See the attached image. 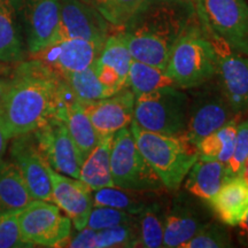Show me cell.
Masks as SVG:
<instances>
[{
	"label": "cell",
	"instance_id": "obj_16",
	"mask_svg": "<svg viewBox=\"0 0 248 248\" xmlns=\"http://www.w3.org/2000/svg\"><path fill=\"white\" fill-rule=\"evenodd\" d=\"M136 95L126 86L110 97L93 101H80L98 137L114 136L129 126L133 120Z\"/></svg>",
	"mask_w": 248,
	"mask_h": 248
},
{
	"label": "cell",
	"instance_id": "obj_41",
	"mask_svg": "<svg viewBox=\"0 0 248 248\" xmlns=\"http://www.w3.org/2000/svg\"><path fill=\"white\" fill-rule=\"evenodd\" d=\"M238 176H239V177L243 179V181L248 185V157H247V160L244 162L243 167H241V169H240L239 173H238Z\"/></svg>",
	"mask_w": 248,
	"mask_h": 248
},
{
	"label": "cell",
	"instance_id": "obj_35",
	"mask_svg": "<svg viewBox=\"0 0 248 248\" xmlns=\"http://www.w3.org/2000/svg\"><path fill=\"white\" fill-rule=\"evenodd\" d=\"M16 212L0 213V248L29 247L21 239Z\"/></svg>",
	"mask_w": 248,
	"mask_h": 248
},
{
	"label": "cell",
	"instance_id": "obj_19",
	"mask_svg": "<svg viewBox=\"0 0 248 248\" xmlns=\"http://www.w3.org/2000/svg\"><path fill=\"white\" fill-rule=\"evenodd\" d=\"M207 203L222 224L235 226L248 209V185L239 176L228 179Z\"/></svg>",
	"mask_w": 248,
	"mask_h": 248
},
{
	"label": "cell",
	"instance_id": "obj_26",
	"mask_svg": "<svg viewBox=\"0 0 248 248\" xmlns=\"http://www.w3.org/2000/svg\"><path fill=\"white\" fill-rule=\"evenodd\" d=\"M167 210H168V203H164L154 198L138 215H136L137 216L139 247H163Z\"/></svg>",
	"mask_w": 248,
	"mask_h": 248
},
{
	"label": "cell",
	"instance_id": "obj_15",
	"mask_svg": "<svg viewBox=\"0 0 248 248\" xmlns=\"http://www.w3.org/2000/svg\"><path fill=\"white\" fill-rule=\"evenodd\" d=\"M109 28L110 24L89 2L60 0L58 40L78 38L104 44L109 35Z\"/></svg>",
	"mask_w": 248,
	"mask_h": 248
},
{
	"label": "cell",
	"instance_id": "obj_31",
	"mask_svg": "<svg viewBox=\"0 0 248 248\" xmlns=\"http://www.w3.org/2000/svg\"><path fill=\"white\" fill-rule=\"evenodd\" d=\"M91 4L105 20L116 29H122L138 13L147 0H84Z\"/></svg>",
	"mask_w": 248,
	"mask_h": 248
},
{
	"label": "cell",
	"instance_id": "obj_2",
	"mask_svg": "<svg viewBox=\"0 0 248 248\" xmlns=\"http://www.w3.org/2000/svg\"><path fill=\"white\" fill-rule=\"evenodd\" d=\"M195 14L192 0H147L122 28L133 60L166 70L173 45Z\"/></svg>",
	"mask_w": 248,
	"mask_h": 248
},
{
	"label": "cell",
	"instance_id": "obj_7",
	"mask_svg": "<svg viewBox=\"0 0 248 248\" xmlns=\"http://www.w3.org/2000/svg\"><path fill=\"white\" fill-rule=\"evenodd\" d=\"M201 26L214 31L234 51L248 57L246 0H193Z\"/></svg>",
	"mask_w": 248,
	"mask_h": 248
},
{
	"label": "cell",
	"instance_id": "obj_17",
	"mask_svg": "<svg viewBox=\"0 0 248 248\" xmlns=\"http://www.w3.org/2000/svg\"><path fill=\"white\" fill-rule=\"evenodd\" d=\"M52 185V202H54L71 219L77 231L88 224L93 208L92 190L77 178L57 171L47 164Z\"/></svg>",
	"mask_w": 248,
	"mask_h": 248
},
{
	"label": "cell",
	"instance_id": "obj_40",
	"mask_svg": "<svg viewBox=\"0 0 248 248\" xmlns=\"http://www.w3.org/2000/svg\"><path fill=\"white\" fill-rule=\"evenodd\" d=\"M9 78H4V77H0V105H1L2 99L5 97L6 90H7Z\"/></svg>",
	"mask_w": 248,
	"mask_h": 248
},
{
	"label": "cell",
	"instance_id": "obj_14",
	"mask_svg": "<svg viewBox=\"0 0 248 248\" xmlns=\"http://www.w3.org/2000/svg\"><path fill=\"white\" fill-rule=\"evenodd\" d=\"M11 140V161L17 168L32 199L52 202V185L47 171L48 162L40 153L33 133L16 136Z\"/></svg>",
	"mask_w": 248,
	"mask_h": 248
},
{
	"label": "cell",
	"instance_id": "obj_10",
	"mask_svg": "<svg viewBox=\"0 0 248 248\" xmlns=\"http://www.w3.org/2000/svg\"><path fill=\"white\" fill-rule=\"evenodd\" d=\"M202 29L215 54L217 82L235 115H244L248 113V57L234 51L214 31Z\"/></svg>",
	"mask_w": 248,
	"mask_h": 248
},
{
	"label": "cell",
	"instance_id": "obj_29",
	"mask_svg": "<svg viewBox=\"0 0 248 248\" xmlns=\"http://www.w3.org/2000/svg\"><path fill=\"white\" fill-rule=\"evenodd\" d=\"M61 76L66 80L74 97L79 101L99 100L113 95L98 79L94 64L82 71L67 73Z\"/></svg>",
	"mask_w": 248,
	"mask_h": 248
},
{
	"label": "cell",
	"instance_id": "obj_38",
	"mask_svg": "<svg viewBox=\"0 0 248 248\" xmlns=\"http://www.w3.org/2000/svg\"><path fill=\"white\" fill-rule=\"evenodd\" d=\"M235 228H237V238L239 244L244 247H248V209Z\"/></svg>",
	"mask_w": 248,
	"mask_h": 248
},
{
	"label": "cell",
	"instance_id": "obj_12",
	"mask_svg": "<svg viewBox=\"0 0 248 248\" xmlns=\"http://www.w3.org/2000/svg\"><path fill=\"white\" fill-rule=\"evenodd\" d=\"M210 212L202 200L187 191L176 193L167 210L163 247L182 248L212 221Z\"/></svg>",
	"mask_w": 248,
	"mask_h": 248
},
{
	"label": "cell",
	"instance_id": "obj_39",
	"mask_svg": "<svg viewBox=\"0 0 248 248\" xmlns=\"http://www.w3.org/2000/svg\"><path fill=\"white\" fill-rule=\"evenodd\" d=\"M11 139L8 138L7 133L5 131L4 125H2L1 121H0V166H1L2 162H4V157L6 152H7V146H8V141Z\"/></svg>",
	"mask_w": 248,
	"mask_h": 248
},
{
	"label": "cell",
	"instance_id": "obj_22",
	"mask_svg": "<svg viewBox=\"0 0 248 248\" xmlns=\"http://www.w3.org/2000/svg\"><path fill=\"white\" fill-rule=\"evenodd\" d=\"M57 116L66 124L74 144L84 161L98 144L99 137L82 104L74 99L59 109Z\"/></svg>",
	"mask_w": 248,
	"mask_h": 248
},
{
	"label": "cell",
	"instance_id": "obj_20",
	"mask_svg": "<svg viewBox=\"0 0 248 248\" xmlns=\"http://www.w3.org/2000/svg\"><path fill=\"white\" fill-rule=\"evenodd\" d=\"M185 178V190L206 202L230 179L225 163L201 157H198Z\"/></svg>",
	"mask_w": 248,
	"mask_h": 248
},
{
	"label": "cell",
	"instance_id": "obj_36",
	"mask_svg": "<svg viewBox=\"0 0 248 248\" xmlns=\"http://www.w3.org/2000/svg\"><path fill=\"white\" fill-rule=\"evenodd\" d=\"M248 157V119L240 121L238 124L237 137H235V144L233 153L230 161L226 163L228 168L229 178L235 177L239 173L241 167Z\"/></svg>",
	"mask_w": 248,
	"mask_h": 248
},
{
	"label": "cell",
	"instance_id": "obj_5",
	"mask_svg": "<svg viewBox=\"0 0 248 248\" xmlns=\"http://www.w3.org/2000/svg\"><path fill=\"white\" fill-rule=\"evenodd\" d=\"M190 95L182 89L166 88L136 95L133 122L148 131L184 135Z\"/></svg>",
	"mask_w": 248,
	"mask_h": 248
},
{
	"label": "cell",
	"instance_id": "obj_4",
	"mask_svg": "<svg viewBox=\"0 0 248 248\" xmlns=\"http://www.w3.org/2000/svg\"><path fill=\"white\" fill-rule=\"evenodd\" d=\"M166 71L182 90H192L216 77L212 44L195 14L175 43Z\"/></svg>",
	"mask_w": 248,
	"mask_h": 248
},
{
	"label": "cell",
	"instance_id": "obj_1",
	"mask_svg": "<svg viewBox=\"0 0 248 248\" xmlns=\"http://www.w3.org/2000/svg\"><path fill=\"white\" fill-rule=\"evenodd\" d=\"M76 99L66 80L39 59L18 62L0 105V121L8 138L33 132Z\"/></svg>",
	"mask_w": 248,
	"mask_h": 248
},
{
	"label": "cell",
	"instance_id": "obj_18",
	"mask_svg": "<svg viewBox=\"0 0 248 248\" xmlns=\"http://www.w3.org/2000/svg\"><path fill=\"white\" fill-rule=\"evenodd\" d=\"M104 44L85 39H61L49 45L32 58L39 59L60 75L82 71L93 66Z\"/></svg>",
	"mask_w": 248,
	"mask_h": 248
},
{
	"label": "cell",
	"instance_id": "obj_27",
	"mask_svg": "<svg viewBox=\"0 0 248 248\" xmlns=\"http://www.w3.org/2000/svg\"><path fill=\"white\" fill-rule=\"evenodd\" d=\"M239 117L240 115H237L222 128L204 137L197 146L199 157L228 163L233 153Z\"/></svg>",
	"mask_w": 248,
	"mask_h": 248
},
{
	"label": "cell",
	"instance_id": "obj_25",
	"mask_svg": "<svg viewBox=\"0 0 248 248\" xmlns=\"http://www.w3.org/2000/svg\"><path fill=\"white\" fill-rule=\"evenodd\" d=\"M32 200L15 164L2 162L0 166V213L23 209Z\"/></svg>",
	"mask_w": 248,
	"mask_h": 248
},
{
	"label": "cell",
	"instance_id": "obj_32",
	"mask_svg": "<svg viewBox=\"0 0 248 248\" xmlns=\"http://www.w3.org/2000/svg\"><path fill=\"white\" fill-rule=\"evenodd\" d=\"M137 217V216H136ZM139 247L137 218L135 222L101 229L95 233L94 248Z\"/></svg>",
	"mask_w": 248,
	"mask_h": 248
},
{
	"label": "cell",
	"instance_id": "obj_13",
	"mask_svg": "<svg viewBox=\"0 0 248 248\" xmlns=\"http://www.w3.org/2000/svg\"><path fill=\"white\" fill-rule=\"evenodd\" d=\"M32 133L40 153L52 168L69 177L79 178L83 160L63 121L55 116Z\"/></svg>",
	"mask_w": 248,
	"mask_h": 248
},
{
	"label": "cell",
	"instance_id": "obj_28",
	"mask_svg": "<svg viewBox=\"0 0 248 248\" xmlns=\"http://www.w3.org/2000/svg\"><path fill=\"white\" fill-rule=\"evenodd\" d=\"M128 86L135 95L145 94L166 88H177L166 70L137 60H132L130 66Z\"/></svg>",
	"mask_w": 248,
	"mask_h": 248
},
{
	"label": "cell",
	"instance_id": "obj_3",
	"mask_svg": "<svg viewBox=\"0 0 248 248\" xmlns=\"http://www.w3.org/2000/svg\"><path fill=\"white\" fill-rule=\"evenodd\" d=\"M136 144L167 191L177 192L199 157L198 147L185 135H162L130 124Z\"/></svg>",
	"mask_w": 248,
	"mask_h": 248
},
{
	"label": "cell",
	"instance_id": "obj_11",
	"mask_svg": "<svg viewBox=\"0 0 248 248\" xmlns=\"http://www.w3.org/2000/svg\"><path fill=\"white\" fill-rule=\"evenodd\" d=\"M31 57L54 44L60 26V0H12Z\"/></svg>",
	"mask_w": 248,
	"mask_h": 248
},
{
	"label": "cell",
	"instance_id": "obj_42",
	"mask_svg": "<svg viewBox=\"0 0 248 248\" xmlns=\"http://www.w3.org/2000/svg\"><path fill=\"white\" fill-rule=\"evenodd\" d=\"M192 1H193V0H192Z\"/></svg>",
	"mask_w": 248,
	"mask_h": 248
},
{
	"label": "cell",
	"instance_id": "obj_33",
	"mask_svg": "<svg viewBox=\"0 0 248 248\" xmlns=\"http://www.w3.org/2000/svg\"><path fill=\"white\" fill-rule=\"evenodd\" d=\"M232 247V240L224 226L212 219L191 238L182 248H224Z\"/></svg>",
	"mask_w": 248,
	"mask_h": 248
},
{
	"label": "cell",
	"instance_id": "obj_30",
	"mask_svg": "<svg viewBox=\"0 0 248 248\" xmlns=\"http://www.w3.org/2000/svg\"><path fill=\"white\" fill-rule=\"evenodd\" d=\"M132 60L122 29H119L116 32L108 35L102 46L100 55L95 62L113 68L124 79L128 80Z\"/></svg>",
	"mask_w": 248,
	"mask_h": 248
},
{
	"label": "cell",
	"instance_id": "obj_37",
	"mask_svg": "<svg viewBox=\"0 0 248 248\" xmlns=\"http://www.w3.org/2000/svg\"><path fill=\"white\" fill-rule=\"evenodd\" d=\"M95 233L97 231L85 226L75 235H71L62 244L61 247H73V248H94L95 246Z\"/></svg>",
	"mask_w": 248,
	"mask_h": 248
},
{
	"label": "cell",
	"instance_id": "obj_6",
	"mask_svg": "<svg viewBox=\"0 0 248 248\" xmlns=\"http://www.w3.org/2000/svg\"><path fill=\"white\" fill-rule=\"evenodd\" d=\"M110 171L114 185L124 190L159 193L166 190L162 181L139 151L130 125L114 133Z\"/></svg>",
	"mask_w": 248,
	"mask_h": 248
},
{
	"label": "cell",
	"instance_id": "obj_23",
	"mask_svg": "<svg viewBox=\"0 0 248 248\" xmlns=\"http://www.w3.org/2000/svg\"><path fill=\"white\" fill-rule=\"evenodd\" d=\"M113 136L99 138L93 148L80 166L79 181H82L92 191L108 186H115L110 171V147Z\"/></svg>",
	"mask_w": 248,
	"mask_h": 248
},
{
	"label": "cell",
	"instance_id": "obj_9",
	"mask_svg": "<svg viewBox=\"0 0 248 248\" xmlns=\"http://www.w3.org/2000/svg\"><path fill=\"white\" fill-rule=\"evenodd\" d=\"M195 89L193 97H190L184 135L198 146L204 137L222 128L237 115L226 100L216 77Z\"/></svg>",
	"mask_w": 248,
	"mask_h": 248
},
{
	"label": "cell",
	"instance_id": "obj_21",
	"mask_svg": "<svg viewBox=\"0 0 248 248\" xmlns=\"http://www.w3.org/2000/svg\"><path fill=\"white\" fill-rule=\"evenodd\" d=\"M27 46L12 0H0V62L24 61Z\"/></svg>",
	"mask_w": 248,
	"mask_h": 248
},
{
	"label": "cell",
	"instance_id": "obj_24",
	"mask_svg": "<svg viewBox=\"0 0 248 248\" xmlns=\"http://www.w3.org/2000/svg\"><path fill=\"white\" fill-rule=\"evenodd\" d=\"M157 194L159 192H138L108 186L94 191L93 207H110L138 215Z\"/></svg>",
	"mask_w": 248,
	"mask_h": 248
},
{
	"label": "cell",
	"instance_id": "obj_34",
	"mask_svg": "<svg viewBox=\"0 0 248 248\" xmlns=\"http://www.w3.org/2000/svg\"><path fill=\"white\" fill-rule=\"evenodd\" d=\"M136 215L123 212V210L110 208V207H94L90 213L86 226L98 231L111 226L126 224L136 221Z\"/></svg>",
	"mask_w": 248,
	"mask_h": 248
},
{
	"label": "cell",
	"instance_id": "obj_8",
	"mask_svg": "<svg viewBox=\"0 0 248 248\" xmlns=\"http://www.w3.org/2000/svg\"><path fill=\"white\" fill-rule=\"evenodd\" d=\"M21 239L29 247H61L71 234V219L51 201L32 199L18 212Z\"/></svg>",
	"mask_w": 248,
	"mask_h": 248
}]
</instances>
